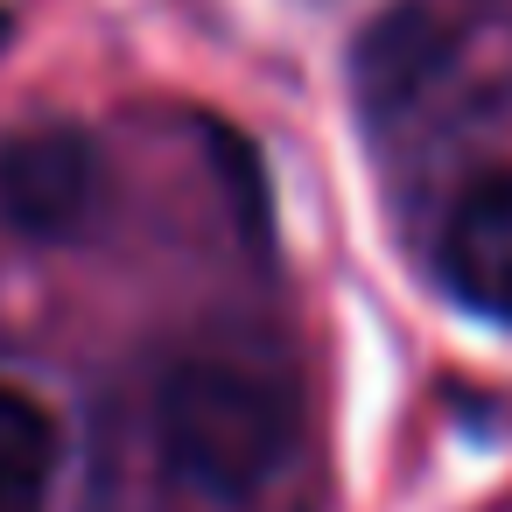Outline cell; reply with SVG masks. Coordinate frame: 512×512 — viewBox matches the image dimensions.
Instances as JSON below:
<instances>
[{
    "label": "cell",
    "mask_w": 512,
    "mask_h": 512,
    "mask_svg": "<svg viewBox=\"0 0 512 512\" xmlns=\"http://www.w3.org/2000/svg\"><path fill=\"white\" fill-rule=\"evenodd\" d=\"M99 155L78 127H36L0 141V218L29 239H71L92 218Z\"/></svg>",
    "instance_id": "3957f363"
},
{
    "label": "cell",
    "mask_w": 512,
    "mask_h": 512,
    "mask_svg": "<svg viewBox=\"0 0 512 512\" xmlns=\"http://www.w3.org/2000/svg\"><path fill=\"white\" fill-rule=\"evenodd\" d=\"M155 442H162V463L197 498L239 505L288 463L295 414L267 379L204 358V365L169 372V386L155 400Z\"/></svg>",
    "instance_id": "6da1fadb"
},
{
    "label": "cell",
    "mask_w": 512,
    "mask_h": 512,
    "mask_svg": "<svg viewBox=\"0 0 512 512\" xmlns=\"http://www.w3.org/2000/svg\"><path fill=\"white\" fill-rule=\"evenodd\" d=\"M8 36H15V15H8V8H0V50H8Z\"/></svg>",
    "instance_id": "8992f818"
},
{
    "label": "cell",
    "mask_w": 512,
    "mask_h": 512,
    "mask_svg": "<svg viewBox=\"0 0 512 512\" xmlns=\"http://www.w3.org/2000/svg\"><path fill=\"white\" fill-rule=\"evenodd\" d=\"M50 477H57V428L50 414L0 386V512H43L50 505Z\"/></svg>",
    "instance_id": "5b68a950"
},
{
    "label": "cell",
    "mask_w": 512,
    "mask_h": 512,
    "mask_svg": "<svg viewBox=\"0 0 512 512\" xmlns=\"http://www.w3.org/2000/svg\"><path fill=\"white\" fill-rule=\"evenodd\" d=\"M463 57V29L442 0H393L351 50V92L372 127L421 113Z\"/></svg>",
    "instance_id": "7a4b0ae2"
},
{
    "label": "cell",
    "mask_w": 512,
    "mask_h": 512,
    "mask_svg": "<svg viewBox=\"0 0 512 512\" xmlns=\"http://www.w3.org/2000/svg\"><path fill=\"white\" fill-rule=\"evenodd\" d=\"M435 267L470 316L512 323V176H491L470 197H456L435 239Z\"/></svg>",
    "instance_id": "277c9868"
}]
</instances>
